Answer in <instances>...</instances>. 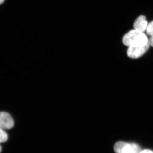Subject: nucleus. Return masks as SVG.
Masks as SVG:
<instances>
[{
  "instance_id": "f257e3e1",
  "label": "nucleus",
  "mask_w": 153,
  "mask_h": 153,
  "mask_svg": "<svg viewBox=\"0 0 153 153\" xmlns=\"http://www.w3.org/2000/svg\"><path fill=\"white\" fill-rule=\"evenodd\" d=\"M123 43L128 47H142L149 43V39L143 32L135 30H131L123 38Z\"/></svg>"
},
{
  "instance_id": "f03ea898",
  "label": "nucleus",
  "mask_w": 153,
  "mask_h": 153,
  "mask_svg": "<svg viewBox=\"0 0 153 153\" xmlns=\"http://www.w3.org/2000/svg\"><path fill=\"white\" fill-rule=\"evenodd\" d=\"M114 151L116 153H140V147L135 143H129L119 141L114 145Z\"/></svg>"
},
{
  "instance_id": "7ed1b4c3",
  "label": "nucleus",
  "mask_w": 153,
  "mask_h": 153,
  "mask_svg": "<svg viewBox=\"0 0 153 153\" xmlns=\"http://www.w3.org/2000/svg\"><path fill=\"white\" fill-rule=\"evenodd\" d=\"M149 43L142 47H129L127 50L128 56L132 59L140 58L146 52L149 48Z\"/></svg>"
},
{
  "instance_id": "20e7f679",
  "label": "nucleus",
  "mask_w": 153,
  "mask_h": 153,
  "mask_svg": "<svg viewBox=\"0 0 153 153\" xmlns=\"http://www.w3.org/2000/svg\"><path fill=\"white\" fill-rule=\"evenodd\" d=\"M14 120L10 115L6 112H0V129H10L14 126Z\"/></svg>"
},
{
  "instance_id": "39448f33",
  "label": "nucleus",
  "mask_w": 153,
  "mask_h": 153,
  "mask_svg": "<svg viewBox=\"0 0 153 153\" xmlns=\"http://www.w3.org/2000/svg\"><path fill=\"white\" fill-rule=\"evenodd\" d=\"M148 24L146 20V17L140 16L138 17L134 24V28L135 30L144 32L146 30Z\"/></svg>"
},
{
  "instance_id": "423d86ee",
  "label": "nucleus",
  "mask_w": 153,
  "mask_h": 153,
  "mask_svg": "<svg viewBox=\"0 0 153 153\" xmlns=\"http://www.w3.org/2000/svg\"><path fill=\"white\" fill-rule=\"evenodd\" d=\"M7 134L6 131H4V130L0 129V143L5 142L8 140Z\"/></svg>"
},
{
  "instance_id": "0eeeda50",
  "label": "nucleus",
  "mask_w": 153,
  "mask_h": 153,
  "mask_svg": "<svg viewBox=\"0 0 153 153\" xmlns=\"http://www.w3.org/2000/svg\"><path fill=\"white\" fill-rule=\"evenodd\" d=\"M146 31L148 36H153V21L148 24Z\"/></svg>"
},
{
  "instance_id": "6e6552de",
  "label": "nucleus",
  "mask_w": 153,
  "mask_h": 153,
  "mask_svg": "<svg viewBox=\"0 0 153 153\" xmlns=\"http://www.w3.org/2000/svg\"><path fill=\"white\" fill-rule=\"evenodd\" d=\"M149 43L150 46L153 47V36H151L149 40Z\"/></svg>"
},
{
  "instance_id": "1a4fd4ad",
  "label": "nucleus",
  "mask_w": 153,
  "mask_h": 153,
  "mask_svg": "<svg viewBox=\"0 0 153 153\" xmlns=\"http://www.w3.org/2000/svg\"><path fill=\"white\" fill-rule=\"evenodd\" d=\"M140 153H153V152H152L150 150H145L140 152Z\"/></svg>"
},
{
  "instance_id": "9d476101",
  "label": "nucleus",
  "mask_w": 153,
  "mask_h": 153,
  "mask_svg": "<svg viewBox=\"0 0 153 153\" xmlns=\"http://www.w3.org/2000/svg\"><path fill=\"white\" fill-rule=\"evenodd\" d=\"M4 0H0V4H2L3 2H4Z\"/></svg>"
},
{
  "instance_id": "9b49d317",
  "label": "nucleus",
  "mask_w": 153,
  "mask_h": 153,
  "mask_svg": "<svg viewBox=\"0 0 153 153\" xmlns=\"http://www.w3.org/2000/svg\"><path fill=\"white\" fill-rule=\"evenodd\" d=\"M1 150H2L1 147V146H0V153H1Z\"/></svg>"
}]
</instances>
